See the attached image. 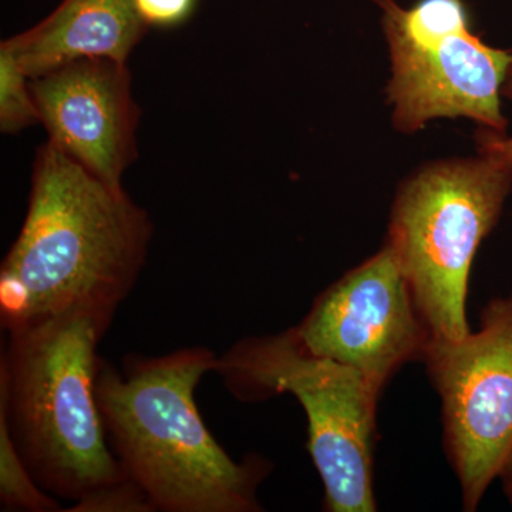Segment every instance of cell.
<instances>
[{
    "instance_id": "6da1fadb",
    "label": "cell",
    "mask_w": 512,
    "mask_h": 512,
    "mask_svg": "<svg viewBox=\"0 0 512 512\" xmlns=\"http://www.w3.org/2000/svg\"><path fill=\"white\" fill-rule=\"evenodd\" d=\"M153 224L52 143L33 167L28 214L0 269V320L20 332L67 312L113 319L147 258Z\"/></svg>"
},
{
    "instance_id": "7a4b0ae2",
    "label": "cell",
    "mask_w": 512,
    "mask_h": 512,
    "mask_svg": "<svg viewBox=\"0 0 512 512\" xmlns=\"http://www.w3.org/2000/svg\"><path fill=\"white\" fill-rule=\"evenodd\" d=\"M217 365L205 348L130 356L121 369L100 359L96 399L111 450L156 511H262L268 461L229 457L195 403V389Z\"/></svg>"
},
{
    "instance_id": "3957f363",
    "label": "cell",
    "mask_w": 512,
    "mask_h": 512,
    "mask_svg": "<svg viewBox=\"0 0 512 512\" xmlns=\"http://www.w3.org/2000/svg\"><path fill=\"white\" fill-rule=\"evenodd\" d=\"M109 320L67 312L10 333L0 360V413L36 483L83 500L128 478L96 399L97 346Z\"/></svg>"
},
{
    "instance_id": "277c9868",
    "label": "cell",
    "mask_w": 512,
    "mask_h": 512,
    "mask_svg": "<svg viewBox=\"0 0 512 512\" xmlns=\"http://www.w3.org/2000/svg\"><path fill=\"white\" fill-rule=\"evenodd\" d=\"M512 190V167L491 154L427 165L400 187L386 244L392 248L431 339L471 332V265Z\"/></svg>"
},
{
    "instance_id": "5b68a950",
    "label": "cell",
    "mask_w": 512,
    "mask_h": 512,
    "mask_svg": "<svg viewBox=\"0 0 512 512\" xmlns=\"http://www.w3.org/2000/svg\"><path fill=\"white\" fill-rule=\"evenodd\" d=\"M218 373L242 402L296 397L308 419V450L329 512L376 511L373 451L380 392L362 373L312 355L292 328L252 336L218 357Z\"/></svg>"
},
{
    "instance_id": "8992f818",
    "label": "cell",
    "mask_w": 512,
    "mask_h": 512,
    "mask_svg": "<svg viewBox=\"0 0 512 512\" xmlns=\"http://www.w3.org/2000/svg\"><path fill=\"white\" fill-rule=\"evenodd\" d=\"M376 3L392 56L387 93L397 130L467 117L505 134L500 96L512 55L471 32L464 0H420L410 9L396 0Z\"/></svg>"
},
{
    "instance_id": "52a82bcc",
    "label": "cell",
    "mask_w": 512,
    "mask_h": 512,
    "mask_svg": "<svg viewBox=\"0 0 512 512\" xmlns=\"http://www.w3.org/2000/svg\"><path fill=\"white\" fill-rule=\"evenodd\" d=\"M421 362L440 396L464 510L476 511L512 457V293L488 302L477 332L431 339Z\"/></svg>"
},
{
    "instance_id": "ba28073f",
    "label": "cell",
    "mask_w": 512,
    "mask_h": 512,
    "mask_svg": "<svg viewBox=\"0 0 512 512\" xmlns=\"http://www.w3.org/2000/svg\"><path fill=\"white\" fill-rule=\"evenodd\" d=\"M292 332L303 349L352 367L380 393L406 363L423 360L431 340L387 244L320 293Z\"/></svg>"
},
{
    "instance_id": "9c48e42d",
    "label": "cell",
    "mask_w": 512,
    "mask_h": 512,
    "mask_svg": "<svg viewBox=\"0 0 512 512\" xmlns=\"http://www.w3.org/2000/svg\"><path fill=\"white\" fill-rule=\"evenodd\" d=\"M30 90L53 146L114 188L137 158L140 109L126 63L76 60L30 79Z\"/></svg>"
},
{
    "instance_id": "30bf717a",
    "label": "cell",
    "mask_w": 512,
    "mask_h": 512,
    "mask_svg": "<svg viewBox=\"0 0 512 512\" xmlns=\"http://www.w3.org/2000/svg\"><path fill=\"white\" fill-rule=\"evenodd\" d=\"M148 26L134 0H63L35 28L3 40L30 79L82 59L126 63Z\"/></svg>"
},
{
    "instance_id": "8fae6325",
    "label": "cell",
    "mask_w": 512,
    "mask_h": 512,
    "mask_svg": "<svg viewBox=\"0 0 512 512\" xmlns=\"http://www.w3.org/2000/svg\"><path fill=\"white\" fill-rule=\"evenodd\" d=\"M0 504L3 511L57 512L62 505L30 474L0 413Z\"/></svg>"
},
{
    "instance_id": "7c38bea8",
    "label": "cell",
    "mask_w": 512,
    "mask_h": 512,
    "mask_svg": "<svg viewBox=\"0 0 512 512\" xmlns=\"http://www.w3.org/2000/svg\"><path fill=\"white\" fill-rule=\"evenodd\" d=\"M40 121L30 77L23 72L15 56L0 45V128L2 133L16 134Z\"/></svg>"
},
{
    "instance_id": "4fadbf2b",
    "label": "cell",
    "mask_w": 512,
    "mask_h": 512,
    "mask_svg": "<svg viewBox=\"0 0 512 512\" xmlns=\"http://www.w3.org/2000/svg\"><path fill=\"white\" fill-rule=\"evenodd\" d=\"M72 512H153L150 498L130 478L74 503Z\"/></svg>"
},
{
    "instance_id": "5bb4252c",
    "label": "cell",
    "mask_w": 512,
    "mask_h": 512,
    "mask_svg": "<svg viewBox=\"0 0 512 512\" xmlns=\"http://www.w3.org/2000/svg\"><path fill=\"white\" fill-rule=\"evenodd\" d=\"M198 0H134L148 28L174 29L184 25L197 9Z\"/></svg>"
},
{
    "instance_id": "9a60e30c",
    "label": "cell",
    "mask_w": 512,
    "mask_h": 512,
    "mask_svg": "<svg viewBox=\"0 0 512 512\" xmlns=\"http://www.w3.org/2000/svg\"><path fill=\"white\" fill-rule=\"evenodd\" d=\"M501 94L512 101V60L510 66H508L507 74H505ZM478 144H480V153L491 154V156L497 157L498 160L512 167V136L505 137V134L497 133V131L484 130L481 131Z\"/></svg>"
},
{
    "instance_id": "2e32d148",
    "label": "cell",
    "mask_w": 512,
    "mask_h": 512,
    "mask_svg": "<svg viewBox=\"0 0 512 512\" xmlns=\"http://www.w3.org/2000/svg\"><path fill=\"white\" fill-rule=\"evenodd\" d=\"M500 478L503 480L505 495H507L508 500L512 504V457L508 461L507 466H505Z\"/></svg>"
}]
</instances>
